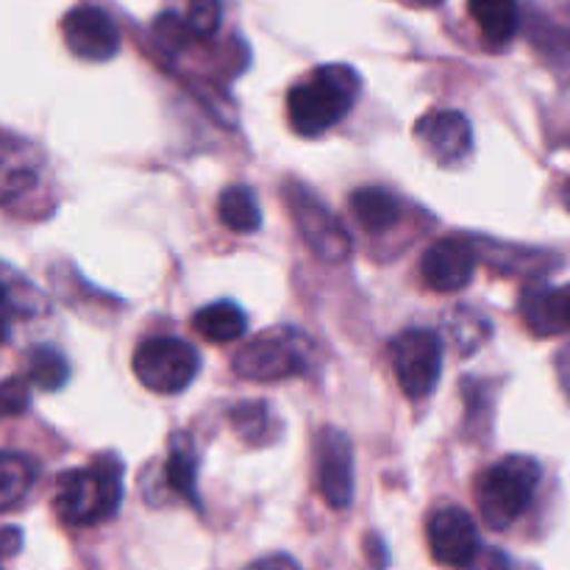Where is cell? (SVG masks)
<instances>
[{"instance_id":"ba28073f","label":"cell","mask_w":570,"mask_h":570,"mask_svg":"<svg viewBox=\"0 0 570 570\" xmlns=\"http://www.w3.org/2000/svg\"><path fill=\"white\" fill-rule=\"evenodd\" d=\"M429 551L445 568H473L482 551L476 521L462 507H440L426 521Z\"/></svg>"},{"instance_id":"7402d4cb","label":"cell","mask_w":570,"mask_h":570,"mask_svg":"<svg viewBox=\"0 0 570 570\" xmlns=\"http://www.w3.org/2000/svg\"><path fill=\"white\" fill-rule=\"evenodd\" d=\"M28 410V384L20 376L6 379L3 384V415L14 417Z\"/></svg>"},{"instance_id":"ffe728a7","label":"cell","mask_w":570,"mask_h":570,"mask_svg":"<svg viewBox=\"0 0 570 570\" xmlns=\"http://www.w3.org/2000/svg\"><path fill=\"white\" fill-rule=\"evenodd\" d=\"M167 482L176 493H181L184 499H189L195 504V456L189 451L187 440H173L170 460H167Z\"/></svg>"},{"instance_id":"cb8c5ba5","label":"cell","mask_w":570,"mask_h":570,"mask_svg":"<svg viewBox=\"0 0 570 570\" xmlns=\"http://www.w3.org/2000/svg\"><path fill=\"white\" fill-rule=\"evenodd\" d=\"M17 546H20V532L17 529H3V554L6 557H14Z\"/></svg>"},{"instance_id":"52a82bcc","label":"cell","mask_w":570,"mask_h":570,"mask_svg":"<svg viewBox=\"0 0 570 570\" xmlns=\"http://www.w3.org/2000/svg\"><path fill=\"white\" fill-rule=\"evenodd\" d=\"M232 367L237 376L250 379V382H278V379L304 371V354H301L293 332L276 328V332H265L248 340L234 354Z\"/></svg>"},{"instance_id":"e0dca14e","label":"cell","mask_w":570,"mask_h":570,"mask_svg":"<svg viewBox=\"0 0 570 570\" xmlns=\"http://www.w3.org/2000/svg\"><path fill=\"white\" fill-rule=\"evenodd\" d=\"M217 215H220L223 226L237 234H250L262 226V209L256 204V195L243 184L223 189L220 200H217Z\"/></svg>"},{"instance_id":"2e32d148","label":"cell","mask_w":570,"mask_h":570,"mask_svg":"<svg viewBox=\"0 0 570 570\" xmlns=\"http://www.w3.org/2000/svg\"><path fill=\"white\" fill-rule=\"evenodd\" d=\"M473 22L490 45H507L518 31V0H468Z\"/></svg>"},{"instance_id":"5b68a950","label":"cell","mask_w":570,"mask_h":570,"mask_svg":"<svg viewBox=\"0 0 570 570\" xmlns=\"http://www.w3.org/2000/svg\"><path fill=\"white\" fill-rule=\"evenodd\" d=\"M284 198H287V209L293 215L295 228L304 237V243L309 245L312 254L317 259H323L326 265H340L351 256V237L345 232L343 223L328 212L326 204L317 200V195H312L309 189L301 187V184L289 181L284 187Z\"/></svg>"},{"instance_id":"7c38bea8","label":"cell","mask_w":570,"mask_h":570,"mask_svg":"<svg viewBox=\"0 0 570 570\" xmlns=\"http://www.w3.org/2000/svg\"><path fill=\"white\" fill-rule=\"evenodd\" d=\"M476 248L462 237H443L426 248L421 259V276L438 293H460L473 282Z\"/></svg>"},{"instance_id":"4316f807","label":"cell","mask_w":570,"mask_h":570,"mask_svg":"<svg viewBox=\"0 0 570 570\" xmlns=\"http://www.w3.org/2000/svg\"><path fill=\"white\" fill-rule=\"evenodd\" d=\"M568 206H570V187H568Z\"/></svg>"},{"instance_id":"8fae6325","label":"cell","mask_w":570,"mask_h":570,"mask_svg":"<svg viewBox=\"0 0 570 570\" xmlns=\"http://www.w3.org/2000/svg\"><path fill=\"white\" fill-rule=\"evenodd\" d=\"M415 139L443 167H456L468 159L473 145L471 122L454 109H438L415 122Z\"/></svg>"},{"instance_id":"4fadbf2b","label":"cell","mask_w":570,"mask_h":570,"mask_svg":"<svg viewBox=\"0 0 570 570\" xmlns=\"http://www.w3.org/2000/svg\"><path fill=\"white\" fill-rule=\"evenodd\" d=\"M518 306H521L527 328L538 337L568 332L560 309V289L549 287V284H529V287H523Z\"/></svg>"},{"instance_id":"9c48e42d","label":"cell","mask_w":570,"mask_h":570,"mask_svg":"<svg viewBox=\"0 0 570 570\" xmlns=\"http://www.w3.org/2000/svg\"><path fill=\"white\" fill-rule=\"evenodd\" d=\"M317 488L334 510H345L354 501V445L340 429H323L315 445Z\"/></svg>"},{"instance_id":"7a4b0ae2","label":"cell","mask_w":570,"mask_h":570,"mask_svg":"<svg viewBox=\"0 0 570 570\" xmlns=\"http://www.w3.org/2000/svg\"><path fill=\"white\" fill-rule=\"evenodd\" d=\"M122 499L120 465H87L59 473L53 507L67 527H98L115 518Z\"/></svg>"},{"instance_id":"9a60e30c","label":"cell","mask_w":570,"mask_h":570,"mask_svg":"<svg viewBox=\"0 0 570 570\" xmlns=\"http://www.w3.org/2000/svg\"><path fill=\"white\" fill-rule=\"evenodd\" d=\"M248 326V317L232 301H217V304L204 306V309L195 312L193 328L206 340V343H234L245 334Z\"/></svg>"},{"instance_id":"d6986e66","label":"cell","mask_w":570,"mask_h":570,"mask_svg":"<svg viewBox=\"0 0 570 570\" xmlns=\"http://www.w3.org/2000/svg\"><path fill=\"white\" fill-rule=\"evenodd\" d=\"M28 379L45 393H56L70 379V367L56 348H33L28 356Z\"/></svg>"},{"instance_id":"44dd1931","label":"cell","mask_w":570,"mask_h":570,"mask_svg":"<svg viewBox=\"0 0 570 570\" xmlns=\"http://www.w3.org/2000/svg\"><path fill=\"white\" fill-rule=\"evenodd\" d=\"M181 26L187 37H212L217 26H220V3L217 0H189L187 11L181 17Z\"/></svg>"},{"instance_id":"3957f363","label":"cell","mask_w":570,"mask_h":570,"mask_svg":"<svg viewBox=\"0 0 570 570\" xmlns=\"http://www.w3.org/2000/svg\"><path fill=\"white\" fill-rule=\"evenodd\" d=\"M540 484V465L532 456H507L476 479V504L493 532L510 529L534 499Z\"/></svg>"},{"instance_id":"5bb4252c","label":"cell","mask_w":570,"mask_h":570,"mask_svg":"<svg viewBox=\"0 0 570 570\" xmlns=\"http://www.w3.org/2000/svg\"><path fill=\"white\" fill-rule=\"evenodd\" d=\"M351 212L356 223L371 234H384L401 220V204L382 187H362L351 195Z\"/></svg>"},{"instance_id":"6da1fadb","label":"cell","mask_w":570,"mask_h":570,"mask_svg":"<svg viewBox=\"0 0 570 570\" xmlns=\"http://www.w3.org/2000/svg\"><path fill=\"white\" fill-rule=\"evenodd\" d=\"M360 95V76L345 65H323L287 98L289 122L301 137H321L337 126Z\"/></svg>"},{"instance_id":"277c9868","label":"cell","mask_w":570,"mask_h":570,"mask_svg":"<svg viewBox=\"0 0 570 570\" xmlns=\"http://www.w3.org/2000/svg\"><path fill=\"white\" fill-rule=\"evenodd\" d=\"M200 356L178 337H148L131 356V371L145 390L156 395H176L198 376Z\"/></svg>"},{"instance_id":"ac0fdd59","label":"cell","mask_w":570,"mask_h":570,"mask_svg":"<svg viewBox=\"0 0 570 570\" xmlns=\"http://www.w3.org/2000/svg\"><path fill=\"white\" fill-rule=\"evenodd\" d=\"M33 484V462L22 454H3L0 460V507L11 510L28 495Z\"/></svg>"},{"instance_id":"d4e9b609","label":"cell","mask_w":570,"mask_h":570,"mask_svg":"<svg viewBox=\"0 0 570 570\" xmlns=\"http://www.w3.org/2000/svg\"><path fill=\"white\" fill-rule=\"evenodd\" d=\"M560 309H562V321H566V328H570V284L560 289Z\"/></svg>"},{"instance_id":"8992f818","label":"cell","mask_w":570,"mask_h":570,"mask_svg":"<svg viewBox=\"0 0 570 570\" xmlns=\"http://www.w3.org/2000/svg\"><path fill=\"white\" fill-rule=\"evenodd\" d=\"M393 371L406 399L421 401L438 387L443 371V343L429 328H410L393 343Z\"/></svg>"},{"instance_id":"484cf974","label":"cell","mask_w":570,"mask_h":570,"mask_svg":"<svg viewBox=\"0 0 570 570\" xmlns=\"http://www.w3.org/2000/svg\"><path fill=\"white\" fill-rule=\"evenodd\" d=\"M412 3H417V6H434V3H440V0H412Z\"/></svg>"},{"instance_id":"603a6c76","label":"cell","mask_w":570,"mask_h":570,"mask_svg":"<svg viewBox=\"0 0 570 570\" xmlns=\"http://www.w3.org/2000/svg\"><path fill=\"white\" fill-rule=\"evenodd\" d=\"M248 570H301L298 562L287 554H273V557H262L256 560L254 566H248Z\"/></svg>"},{"instance_id":"30bf717a","label":"cell","mask_w":570,"mask_h":570,"mask_svg":"<svg viewBox=\"0 0 570 570\" xmlns=\"http://www.w3.org/2000/svg\"><path fill=\"white\" fill-rule=\"evenodd\" d=\"M61 37L72 56L83 61H109L120 50L115 20L98 6H76L61 20Z\"/></svg>"}]
</instances>
